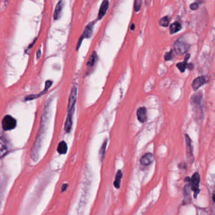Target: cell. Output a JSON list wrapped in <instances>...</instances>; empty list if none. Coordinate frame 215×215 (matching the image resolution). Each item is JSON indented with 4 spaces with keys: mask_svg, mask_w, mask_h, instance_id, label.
<instances>
[{
    "mask_svg": "<svg viewBox=\"0 0 215 215\" xmlns=\"http://www.w3.org/2000/svg\"><path fill=\"white\" fill-rule=\"evenodd\" d=\"M92 25L89 24L88 25L86 26V27L85 28V30H84V33L82 35V37L83 39L84 38H89L92 34Z\"/></svg>",
    "mask_w": 215,
    "mask_h": 215,
    "instance_id": "obj_16",
    "label": "cell"
},
{
    "mask_svg": "<svg viewBox=\"0 0 215 215\" xmlns=\"http://www.w3.org/2000/svg\"><path fill=\"white\" fill-rule=\"evenodd\" d=\"M77 99V88L74 87L72 88L69 98L67 116L65 122L64 129L66 133H69L73 125V116L75 110V104Z\"/></svg>",
    "mask_w": 215,
    "mask_h": 215,
    "instance_id": "obj_1",
    "label": "cell"
},
{
    "mask_svg": "<svg viewBox=\"0 0 215 215\" xmlns=\"http://www.w3.org/2000/svg\"><path fill=\"white\" fill-rule=\"evenodd\" d=\"M189 45L187 44L182 39H178L174 45V48L176 53L179 55H182L188 51L189 48Z\"/></svg>",
    "mask_w": 215,
    "mask_h": 215,
    "instance_id": "obj_2",
    "label": "cell"
},
{
    "mask_svg": "<svg viewBox=\"0 0 215 215\" xmlns=\"http://www.w3.org/2000/svg\"><path fill=\"white\" fill-rule=\"evenodd\" d=\"M173 58V51H170L169 52H167L164 55V59L166 61H169Z\"/></svg>",
    "mask_w": 215,
    "mask_h": 215,
    "instance_id": "obj_22",
    "label": "cell"
},
{
    "mask_svg": "<svg viewBox=\"0 0 215 215\" xmlns=\"http://www.w3.org/2000/svg\"><path fill=\"white\" fill-rule=\"evenodd\" d=\"M40 56V51L39 50V51L37 52V58H39Z\"/></svg>",
    "mask_w": 215,
    "mask_h": 215,
    "instance_id": "obj_26",
    "label": "cell"
},
{
    "mask_svg": "<svg viewBox=\"0 0 215 215\" xmlns=\"http://www.w3.org/2000/svg\"><path fill=\"white\" fill-rule=\"evenodd\" d=\"M198 8V3H192L190 5V8L192 10H197Z\"/></svg>",
    "mask_w": 215,
    "mask_h": 215,
    "instance_id": "obj_23",
    "label": "cell"
},
{
    "mask_svg": "<svg viewBox=\"0 0 215 215\" xmlns=\"http://www.w3.org/2000/svg\"><path fill=\"white\" fill-rule=\"evenodd\" d=\"M123 174H122V172H121L120 170H118L117 173L116 175V177H115V180H114V187L117 189H119L120 187V184H121V178H122Z\"/></svg>",
    "mask_w": 215,
    "mask_h": 215,
    "instance_id": "obj_15",
    "label": "cell"
},
{
    "mask_svg": "<svg viewBox=\"0 0 215 215\" xmlns=\"http://www.w3.org/2000/svg\"><path fill=\"white\" fill-rule=\"evenodd\" d=\"M181 29V25L179 22H177V21H176V22H174L173 24H171L170 26V33L173 34L179 32Z\"/></svg>",
    "mask_w": 215,
    "mask_h": 215,
    "instance_id": "obj_17",
    "label": "cell"
},
{
    "mask_svg": "<svg viewBox=\"0 0 215 215\" xmlns=\"http://www.w3.org/2000/svg\"><path fill=\"white\" fill-rule=\"evenodd\" d=\"M67 151V143L64 141L61 142L58 145V147H57V152H58L60 154H66Z\"/></svg>",
    "mask_w": 215,
    "mask_h": 215,
    "instance_id": "obj_14",
    "label": "cell"
},
{
    "mask_svg": "<svg viewBox=\"0 0 215 215\" xmlns=\"http://www.w3.org/2000/svg\"><path fill=\"white\" fill-rule=\"evenodd\" d=\"M107 140H105L104 142H103V145L101 147V149H100V151H99V155H100V158H101V161H103V159H104V155H105V152H106V146H107Z\"/></svg>",
    "mask_w": 215,
    "mask_h": 215,
    "instance_id": "obj_19",
    "label": "cell"
},
{
    "mask_svg": "<svg viewBox=\"0 0 215 215\" xmlns=\"http://www.w3.org/2000/svg\"><path fill=\"white\" fill-rule=\"evenodd\" d=\"M154 161V156L152 154L147 153L142 156L140 159V164L142 166H147L151 164Z\"/></svg>",
    "mask_w": 215,
    "mask_h": 215,
    "instance_id": "obj_8",
    "label": "cell"
},
{
    "mask_svg": "<svg viewBox=\"0 0 215 215\" xmlns=\"http://www.w3.org/2000/svg\"><path fill=\"white\" fill-rule=\"evenodd\" d=\"M109 2L108 0H104L103 2L101 4V7L99 8V13H98V20H101L104 15L107 11L108 8Z\"/></svg>",
    "mask_w": 215,
    "mask_h": 215,
    "instance_id": "obj_10",
    "label": "cell"
},
{
    "mask_svg": "<svg viewBox=\"0 0 215 215\" xmlns=\"http://www.w3.org/2000/svg\"><path fill=\"white\" fill-rule=\"evenodd\" d=\"M134 27H135L134 24H132V30L134 29Z\"/></svg>",
    "mask_w": 215,
    "mask_h": 215,
    "instance_id": "obj_27",
    "label": "cell"
},
{
    "mask_svg": "<svg viewBox=\"0 0 215 215\" xmlns=\"http://www.w3.org/2000/svg\"><path fill=\"white\" fill-rule=\"evenodd\" d=\"M201 95L195 94L191 98V102L193 108L195 109V112H198V110H201Z\"/></svg>",
    "mask_w": 215,
    "mask_h": 215,
    "instance_id": "obj_7",
    "label": "cell"
},
{
    "mask_svg": "<svg viewBox=\"0 0 215 215\" xmlns=\"http://www.w3.org/2000/svg\"><path fill=\"white\" fill-rule=\"evenodd\" d=\"M212 199H213V201L215 203V191H214V193H213V196H212Z\"/></svg>",
    "mask_w": 215,
    "mask_h": 215,
    "instance_id": "obj_25",
    "label": "cell"
},
{
    "mask_svg": "<svg viewBox=\"0 0 215 215\" xmlns=\"http://www.w3.org/2000/svg\"><path fill=\"white\" fill-rule=\"evenodd\" d=\"M185 142H186V147H187V152L188 155L189 157L192 158V148L191 145V140L188 135H185Z\"/></svg>",
    "mask_w": 215,
    "mask_h": 215,
    "instance_id": "obj_13",
    "label": "cell"
},
{
    "mask_svg": "<svg viewBox=\"0 0 215 215\" xmlns=\"http://www.w3.org/2000/svg\"><path fill=\"white\" fill-rule=\"evenodd\" d=\"M208 80L209 79H208V78H207V77L204 76H199L197 78H196L192 83V89L195 91H197L199 88L201 87L202 86H203L204 84L207 83V82L208 81Z\"/></svg>",
    "mask_w": 215,
    "mask_h": 215,
    "instance_id": "obj_5",
    "label": "cell"
},
{
    "mask_svg": "<svg viewBox=\"0 0 215 215\" xmlns=\"http://www.w3.org/2000/svg\"><path fill=\"white\" fill-rule=\"evenodd\" d=\"M62 8H63V2H62V1H60V2H59L58 3H57V5L55 7L54 15V20H57L59 18V17H61V14Z\"/></svg>",
    "mask_w": 215,
    "mask_h": 215,
    "instance_id": "obj_12",
    "label": "cell"
},
{
    "mask_svg": "<svg viewBox=\"0 0 215 215\" xmlns=\"http://www.w3.org/2000/svg\"><path fill=\"white\" fill-rule=\"evenodd\" d=\"M137 116L139 121L141 123H144L147 119V109L145 107H140L137 111Z\"/></svg>",
    "mask_w": 215,
    "mask_h": 215,
    "instance_id": "obj_9",
    "label": "cell"
},
{
    "mask_svg": "<svg viewBox=\"0 0 215 215\" xmlns=\"http://www.w3.org/2000/svg\"><path fill=\"white\" fill-rule=\"evenodd\" d=\"M191 182V189L194 191V196L196 198L197 195L200 191L199 189V182H200V176L198 173H195L192 175V177L190 179Z\"/></svg>",
    "mask_w": 215,
    "mask_h": 215,
    "instance_id": "obj_4",
    "label": "cell"
},
{
    "mask_svg": "<svg viewBox=\"0 0 215 215\" xmlns=\"http://www.w3.org/2000/svg\"><path fill=\"white\" fill-rule=\"evenodd\" d=\"M142 4V0H135V5H134V9L135 11H139Z\"/></svg>",
    "mask_w": 215,
    "mask_h": 215,
    "instance_id": "obj_21",
    "label": "cell"
},
{
    "mask_svg": "<svg viewBox=\"0 0 215 215\" xmlns=\"http://www.w3.org/2000/svg\"><path fill=\"white\" fill-rule=\"evenodd\" d=\"M67 187H68V184H64L62 187V192L65 191L66 189L67 188Z\"/></svg>",
    "mask_w": 215,
    "mask_h": 215,
    "instance_id": "obj_24",
    "label": "cell"
},
{
    "mask_svg": "<svg viewBox=\"0 0 215 215\" xmlns=\"http://www.w3.org/2000/svg\"><path fill=\"white\" fill-rule=\"evenodd\" d=\"M17 125L16 120L10 115L5 116L2 120V127L6 131L11 130Z\"/></svg>",
    "mask_w": 215,
    "mask_h": 215,
    "instance_id": "obj_3",
    "label": "cell"
},
{
    "mask_svg": "<svg viewBox=\"0 0 215 215\" xmlns=\"http://www.w3.org/2000/svg\"><path fill=\"white\" fill-rule=\"evenodd\" d=\"M97 59V55L95 52H92V54L90 55L89 58L87 62V66L88 67H92L93 66L95 65V64L96 61Z\"/></svg>",
    "mask_w": 215,
    "mask_h": 215,
    "instance_id": "obj_18",
    "label": "cell"
},
{
    "mask_svg": "<svg viewBox=\"0 0 215 215\" xmlns=\"http://www.w3.org/2000/svg\"><path fill=\"white\" fill-rule=\"evenodd\" d=\"M189 57H190V54H186L184 62L177 64L176 66L179 69V70L181 72V73H184L185 69L188 67V61L189 59Z\"/></svg>",
    "mask_w": 215,
    "mask_h": 215,
    "instance_id": "obj_11",
    "label": "cell"
},
{
    "mask_svg": "<svg viewBox=\"0 0 215 215\" xmlns=\"http://www.w3.org/2000/svg\"><path fill=\"white\" fill-rule=\"evenodd\" d=\"M159 23L162 26H164V27L167 26L169 23V18L167 17H165L161 18V20L159 21Z\"/></svg>",
    "mask_w": 215,
    "mask_h": 215,
    "instance_id": "obj_20",
    "label": "cell"
},
{
    "mask_svg": "<svg viewBox=\"0 0 215 215\" xmlns=\"http://www.w3.org/2000/svg\"><path fill=\"white\" fill-rule=\"evenodd\" d=\"M9 146L6 139L0 137V159H2L8 153Z\"/></svg>",
    "mask_w": 215,
    "mask_h": 215,
    "instance_id": "obj_6",
    "label": "cell"
}]
</instances>
